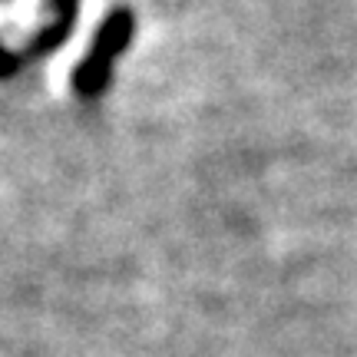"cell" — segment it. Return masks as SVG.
Returning <instances> with one entry per match:
<instances>
[{
  "label": "cell",
  "mask_w": 357,
  "mask_h": 357,
  "mask_svg": "<svg viewBox=\"0 0 357 357\" xmlns=\"http://www.w3.org/2000/svg\"><path fill=\"white\" fill-rule=\"evenodd\" d=\"M136 37H139V13H136V7L123 3V0L106 3L96 13L86 37H83V50L70 63V73H66L70 96L79 102L106 100L116 83L119 63L136 47Z\"/></svg>",
  "instance_id": "6da1fadb"
},
{
  "label": "cell",
  "mask_w": 357,
  "mask_h": 357,
  "mask_svg": "<svg viewBox=\"0 0 357 357\" xmlns=\"http://www.w3.org/2000/svg\"><path fill=\"white\" fill-rule=\"evenodd\" d=\"M83 0H37L26 26L0 30V83L63 50L77 33Z\"/></svg>",
  "instance_id": "7a4b0ae2"
}]
</instances>
